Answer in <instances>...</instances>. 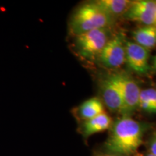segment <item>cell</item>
<instances>
[{
    "label": "cell",
    "mask_w": 156,
    "mask_h": 156,
    "mask_svg": "<svg viewBox=\"0 0 156 156\" xmlns=\"http://www.w3.org/2000/svg\"><path fill=\"white\" fill-rule=\"evenodd\" d=\"M136 156H155V155H153V154H152L151 153H149V152H147V153H142V154H139V155H137Z\"/></svg>",
    "instance_id": "cell-17"
},
{
    "label": "cell",
    "mask_w": 156,
    "mask_h": 156,
    "mask_svg": "<svg viewBox=\"0 0 156 156\" xmlns=\"http://www.w3.org/2000/svg\"><path fill=\"white\" fill-rule=\"evenodd\" d=\"M148 152L156 156V130L152 134L148 143Z\"/></svg>",
    "instance_id": "cell-14"
},
{
    "label": "cell",
    "mask_w": 156,
    "mask_h": 156,
    "mask_svg": "<svg viewBox=\"0 0 156 156\" xmlns=\"http://www.w3.org/2000/svg\"><path fill=\"white\" fill-rule=\"evenodd\" d=\"M101 101L109 111L119 113L122 108V92L119 73L111 74L101 82Z\"/></svg>",
    "instance_id": "cell-5"
},
{
    "label": "cell",
    "mask_w": 156,
    "mask_h": 156,
    "mask_svg": "<svg viewBox=\"0 0 156 156\" xmlns=\"http://www.w3.org/2000/svg\"><path fill=\"white\" fill-rule=\"evenodd\" d=\"M154 25H155L156 26V20H155V24H154Z\"/></svg>",
    "instance_id": "cell-18"
},
{
    "label": "cell",
    "mask_w": 156,
    "mask_h": 156,
    "mask_svg": "<svg viewBox=\"0 0 156 156\" xmlns=\"http://www.w3.org/2000/svg\"><path fill=\"white\" fill-rule=\"evenodd\" d=\"M74 38L73 48L77 55L87 61H94L110 39V30L109 28L97 29Z\"/></svg>",
    "instance_id": "cell-3"
},
{
    "label": "cell",
    "mask_w": 156,
    "mask_h": 156,
    "mask_svg": "<svg viewBox=\"0 0 156 156\" xmlns=\"http://www.w3.org/2000/svg\"><path fill=\"white\" fill-rule=\"evenodd\" d=\"M151 69H153L154 71H156V54L153 56V59H152Z\"/></svg>",
    "instance_id": "cell-15"
},
{
    "label": "cell",
    "mask_w": 156,
    "mask_h": 156,
    "mask_svg": "<svg viewBox=\"0 0 156 156\" xmlns=\"http://www.w3.org/2000/svg\"><path fill=\"white\" fill-rule=\"evenodd\" d=\"M113 120L106 112L82 122L81 132L84 137L87 138L93 134L110 129Z\"/></svg>",
    "instance_id": "cell-9"
},
{
    "label": "cell",
    "mask_w": 156,
    "mask_h": 156,
    "mask_svg": "<svg viewBox=\"0 0 156 156\" xmlns=\"http://www.w3.org/2000/svg\"><path fill=\"white\" fill-rule=\"evenodd\" d=\"M122 17L143 25H154L156 20V1L137 0L132 1Z\"/></svg>",
    "instance_id": "cell-8"
},
{
    "label": "cell",
    "mask_w": 156,
    "mask_h": 156,
    "mask_svg": "<svg viewBox=\"0 0 156 156\" xmlns=\"http://www.w3.org/2000/svg\"><path fill=\"white\" fill-rule=\"evenodd\" d=\"M120 82L122 92V116H131L139 109L141 90L136 82L126 73H120Z\"/></svg>",
    "instance_id": "cell-7"
},
{
    "label": "cell",
    "mask_w": 156,
    "mask_h": 156,
    "mask_svg": "<svg viewBox=\"0 0 156 156\" xmlns=\"http://www.w3.org/2000/svg\"><path fill=\"white\" fill-rule=\"evenodd\" d=\"M155 90H156V88H155Z\"/></svg>",
    "instance_id": "cell-19"
},
{
    "label": "cell",
    "mask_w": 156,
    "mask_h": 156,
    "mask_svg": "<svg viewBox=\"0 0 156 156\" xmlns=\"http://www.w3.org/2000/svg\"><path fill=\"white\" fill-rule=\"evenodd\" d=\"M139 109L147 114L156 115V90L155 88L150 87L142 90Z\"/></svg>",
    "instance_id": "cell-13"
},
{
    "label": "cell",
    "mask_w": 156,
    "mask_h": 156,
    "mask_svg": "<svg viewBox=\"0 0 156 156\" xmlns=\"http://www.w3.org/2000/svg\"><path fill=\"white\" fill-rule=\"evenodd\" d=\"M115 20L93 2L83 4L75 11L70 19V33L73 36L83 33L109 28Z\"/></svg>",
    "instance_id": "cell-2"
},
{
    "label": "cell",
    "mask_w": 156,
    "mask_h": 156,
    "mask_svg": "<svg viewBox=\"0 0 156 156\" xmlns=\"http://www.w3.org/2000/svg\"><path fill=\"white\" fill-rule=\"evenodd\" d=\"M105 112L104 104L100 98L93 97L85 101L76 108L75 114L82 122L98 116Z\"/></svg>",
    "instance_id": "cell-10"
},
{
    "label": "cell",
    "mask_w": 156,
    "mask_h": 156,
    "mask_svg": "<svg viewBox=\"0 0 156 156\" xmlns=\"http://www.w3.org/2000/svg\"><path fill=\"white\" fill-rule=\"evenodd\" d=\"M95 156H120V155H114V154H111V153H98Z\"/></svg>",
    "instance_id": "cell-16"
},
{
    "label": "cell",
    "mask_w": 156,
    "mask_h": 156,
    "mask_svg": "<svg viewBox=\"0 0 156 156\" xmlns=\"http://www.w3.org/2000/svg\"><path fill=\"white\" fill-rule=\"evenodd\" d=\"M125 63L127 67L136 75L145 76L151 73V51L134 41H126Z\"/></svg>",
    "instance_id": "cell-6"
},
{
    "label": "cell",
    "mask_w": 156,
    "mask_h": 156,
    "mask_svg": "<svg viewBox=\"0 0 156 156\" xmlns=\"http://www.w3.org/2000/svg\"><path fill=\"white\" fill-rule=\"evenodd\" d=\"M148 124L131 116H122L113 122L110 134L105 142L106 153L120 156H130L137 151L143 142Z\"/></svg>",
    "instance_id": "cell-1"
},
{
    "label": "cell",
    "mask_w": 156,
    "mask_h": 156,
    "mask_svg": "<svg viewBox=\"0 0 156 156\" xmlns=\"http://www.w3.org/2000/svg\"><path fill=\"white\" fill-rule=\"evenodd\" d=\"M132 1L128 0H96L94 2L114 20L123 16Z\"/></svg>",
    "instance_id": "cell-12"
},
{
    "label": "cell",
    "mask_w": 156,
    "mask_h": 156,
    "mask_svg": "<svg viewBox=\"0 0 156 156\" xmlns=\"http://www.w3.org/2000/svg\"><path fill=\"white\" fill-rule=\"evenodd\" d=\"M126 38L123 33H118L111 37L97 60L106 69H115L125 63Z\"/></svg>",
    "instance_id": "cell-4"
},
{
    "label": "cell",
    "mask_w": 156,
    "mask_h": 156,
    "mask_svg": "<svg viewBox=\"0 0 156 156\" xmlns=\"http://www.w3.org/2000/svg\"><path fill=\"white\" fill-rule=\"evenodd\" d=\"M133 41L151 51L156 47V26L143 25L132 32Z\"/></svg>",
    "instance_id": "cell-11"
}]
</instances>
